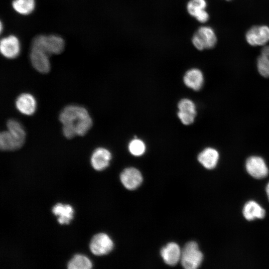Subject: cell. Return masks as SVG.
Returning <instances> with one entry per match:
<instances>
[{"label": "cell", "instance_id": "cell-24", "mask_svg": "<svg viewBox=\"0 0 269 269\" xmlns=\"http://www.w3.org/2000/svg\"><path fill=\"white\" fill-rule=\"evenodd\" d=\"M128 148L132 155L139 156L144 153L146 146L144 142L142 140L135 137L130 142Z\"/></svg>", "mask_w": 269, "mask_h": 269}, {"label": "cell", "instance_id": "cell-27", "mask_svg": "<svg viewBox=\"0 0 269 269\" xmlns=\"http://www.w3.org/2000/svg\"><path fill=\"white\" fill-rule=\"evenodd\" d=\"M266 191L267 195L268 197V199L269 201V181L266 186Z\"/></svg>", "mask_w": 269, "mask_h": 269}, {"label": "cell", "instance_id": "cell-10", "mask_svg": "<svg viewBox=\"0 0 269 269\" xmlns=\"http://www.w3.org/2000/svg\"><path fill=\"white\" fill-rule=\"evenodd\" d=\"M49 55L43 51L31 48L29 57L32 66L41 73L48 72L50 69Z\"/></svg>", "mask_w": 269, "mask_h": 269}, {"label": "cell", "instance_id": "cell-3", "mask_svg": "<svg viewBox=\"0 0 269 269\" xmlns=\"http://www.w3.org/2000/svg\"><path fill=\"white\" fill-rule=\"evenodd\" d=\"M203 260V255L194 241L188 242L181 250L180 261L182 267L186 269L198 268Z\"/></svg>", "mask_w": 269, "mask_h": 269}, {"label": "cell", "instance_id": "cell-15", "mask_svg": "<svg viewBox=\"0 0 269 269\" xmlns=\"http://www.w3.org/2000/svg\"><path fill=\"white\" fill-rule=\"evenodd\" d=\"M183 82L188 88L198 91L201 89L204 83V76L202 71L197 68H192L185 73Z\"/></svg>", "mask_w": 269, "mask_h": 269}, {"label": "cell", "instance_id": "cell-5", "mask_svg": "<svg viewBox=\"0 0 269 269\" xmlns=\"http://www.w3.org/2000/svg\"><path fill=\"white\" fill-rule=\"evenodd\" d=\"M245 39L251 46H265L269 42V26L261 25L251 27L246 33Z\"/></svg>", "mask_w": 269, "mask_h": 269}, {"label": "cell", "instance_id": "cell-1", "mask_svg": "<svg viewBox=\"0 0 269 269\" xmlns=\"http://www.w3.org/2000/svg\"><path fill=\"white\" fill-rule=\"evenodd\" d=\"M59 120L63 125V134L67 138L85 135L92 126V120L87 110L77 105L65 107L60 114Z\"/></svg>", "mask_w": 269, "mask_h": 269}, {"label": "cell", "instance_id": "cell-19", "mask_svg": "<svg viewBox=\"0 0 269 269\" xmlns=\"http://www.w3.org/2000/svg\"><path fill=\"white\" fill-rule=\"evenodd\" d=\"M52 212L58 216V221L61 224H68L73 217V209L70 205L58 203L53 207Z\"/></svg>", "mask_w": 269, "mask_h": 269}, {"label": "cell", "instance_id": "cell-25", "mask_svg": "<svg viewBox=\"0 0 269 269\" xmlns=\"http://www.w3.org/2000/svg\"><path fill=\"white\" fill-rule=\"evenodd\" d=\"M257 67L259 74L265 78L269 77V57L261 53L257 60Z\"/></svg>", "mask_w": 269, "mask_h": 269}, {"label": "cell", "instance_id": "cell-23", "mask_svg": "<svg viewBox=\"0 0 269 269\" xmlns=\"http://www.w3.org/2000/svg\"><path fill=\"white\" fill-rule=\"evenodd\" d=\"M207 6L206 0H190L187 4L186 8L188 13L195 18L206 10Z\"/></svg>", "mask_w": 269, "mask_h": 269}, {"label": "cell", "instance_id": "cell-4", "mask_svg": "<svg viewBox=\"0 0 269 269\" xmlns=\"http://www.w3.org/2000/svg\"><path fill=\"white\" fill-rule=\"evenodd\" d=\"M192 42L194 46L199 50L209 49L215 46L217 42V37L212 27L202 26L193 34Z\"/></svg>", "mask_w": 269, "mask_h": 269}, {"label": "cell", "instance_id": "cell-11", "mask_svg": "<svg viewBox=\"0 0 269 269\" xmlns=\"http://www.w3.org/2000/svg\"><path fill=\"white\" fill-rule=\"evenodd\" d=\"M120 179L127 189L134 190L141 184L142 176L140 172L136 168L129 167L125 169L121 173Z\"/></svg>", "mask_w": 269, "mask_h": 269}, {"label": "cell", "instance_id": "cell-14", "mask_svg": "<svg viewBox=\"0 0 269 269\" xmlns=\"http://www.w3.org/2000/svg\"><path fill=\"white\" fill-rule=\"evenodd\" d=\"M181 250L175 243L171 242L161 249L160 255L164 262L168 265H176L180 261Z\"/></svg>", "mask_w": 269, "mask_h": 269}, {"label": "cell", "instance_id": "cell-18", "mask_svg": "<svg viewBox=\"0 0 269 269\" xmlns=\"http://www.w3.org/2000/svg\"><path fill=\"white\" fill-rule=\"evenodd\" d=\"M7 131L20 148L24 142L25 131L19 122L14 119L9 120L7 122Z\"/></svg>", "mask_w": 269, "mask_h": 269}, {"label": "cell", "instance_id": "cell-7", "mask_svg": "<svg viewBox=\"0 0 269 269\" xmlns=\"http://www.w3.org/2000/svg\"><path fill=\"white\" fill-rule=\"evenodd\" d=\"M114 244L109 236L105 233H99L92 239L90 249L96 256H103L109 253L113 249Z\"/></svg>", "mask_w": 269, "mask_h": 269}, {"label": "cell", "instance_id": "cell-17", "mask_svg": "<svg viewBox=\"0 0 269 269\" xmlns=\"http://www.w3.org/2000/svg\"><path fill=\"white\" fill-rule=\"evenodd\" d=\"M243 214L246 220L252 221L256 219H263L266 215V211L256 201L250 200L244 205Z\"/></svg>", "mask_w": 269, "mask_h": 269}, {"label": "cell", "instance_id": "cell-20", "mask_svg": "<svg viewBox=\"0 0 269 269\" xmlns=\"http://www.w3.org/2000/svg\"><path fill=\"white\" fill-rule=\"evenodd\" d=\"M12 6L14 10L22 15H28L33 12L35 6V0H13Z\"/></svg>", "mask_w": 269, "mask_h": 269}, {"label": "cell", "instance_id": "cell-2", "mask_svg": "<svg viewBox=\"0 0 269 269\" xmlns=\"http://www.w3.org/2000/svg\"><path fill=\"white\" fill-rule=\"evenodd\" d=\"M64 46V39L61 36L54 34L38 35L31 43V48L43 51L49 55L60 53L63 51Z\"/></svg>", "mask_w": 269, "mask_h": 269}, {"label": "cell", "instance_id": "cell-13", "mask_svg": "<svg viewBox=\"0 0 269 269\" xmlns=\"http://www.w3.org/2000/svg\"><path fill=\"white\" fill-rule=\"evenodd\" d=\"M111 158V153L108 149L104 147H99L93 152L91 163L95 170L100 171L108 166Z\"/></svg>", "mask_w": 269, "mask_h": 269}, {"label": "cell", "instance_id": "cell-28", "mask_svg": "<svg viewBox=\"0 0 269 269\" xmlns=\"http://www.w3.org/2000/svg\"><path fill=\"white\" fill-rule=\"evenodd\" d=\"M228 0V1H229V0Z\"/></svg>", "mask_w": 269, "mask_h": 269}, {"label": "cell", "instance_id": "cell-21", "mask_svg": "<svg viewBox=\"0 0 269 269\" xmlns=\"http://www.w3.org/2000/svg\"><path fill=\"white\" fill-rule=\"evenodd\" d=\"M92 267L90 260L86 256L79 254L75 255L67 266L69 269H89Z\"/></svg>", "mask_w": 269, "mask_h": 269}, {"label": "cell", "instance_id": "cell-26", "mask_svg": "<svg viewBox=\"0 0 269 269\" xmlns=\"http://www.w3.org/2000/svg\"><path fill=\"white\" fill-rule=\"evenodd\" d=\"M262 53L269 57V45L264 46L262 50Z\"/></svg>", "mask_w": 269, "mask_h": 269}, {"label": "cell", "instance_id": "cell-12", "mask_svg": "<svg viewBox=\"0 0 269 269\" xmlns=\"http://www.w3.org/2000/svg\"><path fill=\"white\" fill-rule=\"evenodd\" d=\"M15 106L21 114L30 116L33 114L36 109V101L35 98L29 93L20 94L15 101Z\"/></svg>", "mask_w": 269, "mask_h": 269}, {"label": "cell", "instance_id": "cell-8", "mask_svg": "<svg viewBox=\"0 0 269 269\" xmlns=\"http://www.w3.org/2000/svg\"><path fill=\"white\" fill-rule=\"evenodd\" d=\"M178 109L177 116L183 124L189 125L194 122L197 112L192 101L187 98L181 99L178 102Z\"/></svg>", "mask_w": 269, "mask_h": 269}, {"label": "cell", "instance_id": "cell-9", "mask_svg": "<svg viewBox=\"0 0 269 269\" xmlns=\"http://www.w3.org/2000/svg\"><path fill=\"white\" fill-rule=\"evenodd\" d=\"M20 50V43L16 36L10 35L1 39L0 50L1 54L5 58L13 59L17 57Z\"/></svg>", "mask_w": 269, "mask_h": 269}, {"label": "cell", "instance_id": "cell-16", "mask_svg": "<svg viewBox=\"0 0 269 269\" xmlns=\"http://www.w3.org/2000/svg\"><path fill=\"white\" fill-rule=\"evenodd\" d=\"M198 161L206 169H214L217 165L219 153L215 148L207 147L203 149L198 155Z\"/></svg>", "mask_w": 269, "mask_h": 269}, {"label": "cell", "instance_id": "cell-22", "mask_svg": "<svg viewBox=\"0 0 269 269\" xmlns=\"http://www.w3.org/2000/svg\"><path fill=\"white\" fill-rule=\"evenodd\" d=\"M0 147L4 151L13 150L20 148L8 131L0 133Z\"/></svg>", "mask_w": 269, "mask_h": 269}, {"label": "cell", "instance_id": "cell-6", "mask_svg": "<svg viewBox=\"0 0 269 269\" xmlns=\"http://www.w3.org/2000/svg\"><path fill=\"white\" fill-rule=\"evenodd\" d=\"M245 167L248 174L255 179H263L269 174V168L265 160L259 156L248 157L246 161Z\"/></svg>", "mask_w": 269, "mask_h": 269}]
</instances>
